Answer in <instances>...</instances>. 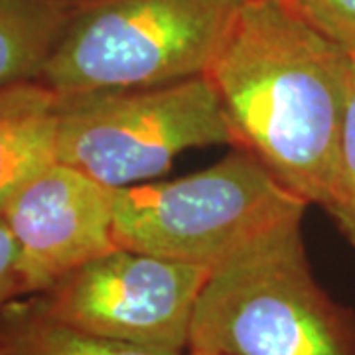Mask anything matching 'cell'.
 <instances>
[{"instance_id":"6da1fadb","label":"cell","mask_w":355,"mask_h":355,"mask_svg":"<svg viewBox=\"0 0 355 355\" xmlns=\"http://www.w3.org/2000/svg\"><path fill=\"white\" fill-rule=\"evenodd\" d=\"M205 76L247 148L308 205L328 209L352 51L284 0H247Z\"/></svg>"},{"instance_id":"7a4b0ae2","label":"cell","mask_w":355,"mask_h":355,"mask_svg":"<svg viewBox=\"0 0 355 355\" xmlns=\"http://www.w3.org/2000/svg\"><path fill=\"white\" fill-rule=\"evenodd\" d=\"M302 219H292L211 270L190 349L214 355H355L354 314L310 270Z\"/></svg>"},{"instance_id":"3957f363","label":"cell","mask_w":355,"mask_h":355,"mask_svg":"<svg viewBox=\"0 0 355 355\" xmlns=\"http://www.w3.org/2000/svg\"><path fill=\"white\" fill-rule=\"evenodd\" d=\"M247 0H81L38 81L58 95L205 76Z\"/></svg>"},{"instance_id":"277c9868","label":"cell","mask_w":355,"mask_h":355,"mask_svg":"<svg viewBox=\"0 0 355 355\" xmlns=\"http://www.w3.org/2000/svg\"><path fill=\"white\" fill-rule=\"evenodd\" d=\"M306 207L251 150L235 146L202 172L114 190V241L216 270L282 223L304 217Z\"/></svg>"},{"instance_id":"5b68a950","label":"cell","mask_w":355,"mask_h":355,"mask_svg":"<svg viewBox=\"0 0 355 355\" xmlns=\"http://www.w3.org/2000/svg\"><path fill=\"white\" fill-rule=\"evenodd\" d=\"M237 135L207 76L153 87L60 95L58 162L121 190L164 174L188 148Z\"/></svg>"},{"instance_id":"8992f818","label":"cell","mask_w":355,"mask_h":355,"mask_svg":"<svg viewBox=\"0 0 355 355\" xmlns=\"http://www.w3.org/2000/svg\"><path fill=\"white\" fill-rule=\"evenodd\" d=\"M209 275L203 266L116 249L28 296V302L77 330L188 354L196 306Z\"/></svg>"},{"instance_id":"52a82bcc","label":"cell","mask_w":355,"mask_h":355,"mask_svg":"<svg viewBox=\"0 0 355 355\" xmlns=\"http://www.w3.org/2000/svg\"><path fill=\"white\" fill-rule=\"evenodd\" d=\"M0 219L20 253L26 298L121 249L114 241V190L55 162L10 198Z\"/></svg>"},{"instance_id":"ba28073f","label":"cell","mask_w":355,"mask_h":355,"mask_svg":"<svg viewBox=\"0 0 355 355\" xmlns=\"http://www.w3.org/2000/svg\"><path fill=\"white\" fill-rule=\"evenodd\" d=\"M60 95L42 81L0 89V214L16 191L58 162Z\"/></svg>"},{"instance_id":"9c48e42d","label":"cell","mask_w":355,"mask_h":355,"mask_svg":"<svg viewBox=\"0 0 355 355\" xmlns=\"http://www.w3.org/2000/svg\"><path fill=\"white\" fill-rule=\"evenodd\" d=\"M81 0H0V89L40 79Z\"/></svg>"},{"instance_id":"30bf717a","label":"cell","mask_w":355,"mask_h":355,"mask_svg":"<svg viewBox=\"0 0 355 355\" xmlns=\"http://www.w3.org/2000/svg\"><path fill=\"white\" fill-rule=\"evenodd\" d=\"M0 343L6 355H188L77 330L42 314L28 298L0 310Z\"/></svg>"},{"instance_id":"8fae6325","label":"cell","mask_w":355,"mask_h":355,"mask_svg":"<svg viewBox=\"0 0 355 355\" xmlns=\"http://www.w3.org/2000/svg\"><path fill=\"white\" fill-rule=\"evenodd\" d=\"M326 211L355 247V51H352V83L343 119L336 188Z\"/></svg>"},{"instance_id":"7c38bea8","label":"cell","mask_w":355,"mask_h":355,"mask_svg":"<svg viewBox=\"0 0 355 355\" xmlns=\"http://www.w3.org/2000/svg\"><path fill=\"white\" fill-rule=\"evenodd\" d=\"M320 32L355 51V0H284Z\"/></svg>"},{"instance_id":"4fadbf2b","label":"cell","mask_w":355,"mask_h":355,"mask_svg":"<svg viewBox=\"0 0 355 355\" xmlns=\"http://www.w3.org/2000/svg\"><path fill=\"white\" fill-rule=\"evenodd\" d=\"M26 298L20 275V253L8 225L0 219V310Z\"/></svg>"},{"instance_id":"5bb4252c","label":"cell","mask_w":355,"mask_h":355,"mask_svg":"<svg viewBox=\"0 0 355 355\" xmlns=\"http://www.w3.org/2000/svg\"><path fill=\"white\" fill-rule=\"evenodd\" d=\"M188 355H214V354H205V352H188Z\"/></svg>"},{"instance_id":"9a60e30c","label":"cell","mask_w":355,"mask_h":355,"mask_svg":"<svg viewBox=\"0 0 355 355\" xmlns=\"http://www.w3.org/2000/svg\"><path fill=\"white\" fill-rule=\"evenodd\" d=\"M0 355H6V352H4V347H2V343H0Z\"/></svg>"}]
</instances>
